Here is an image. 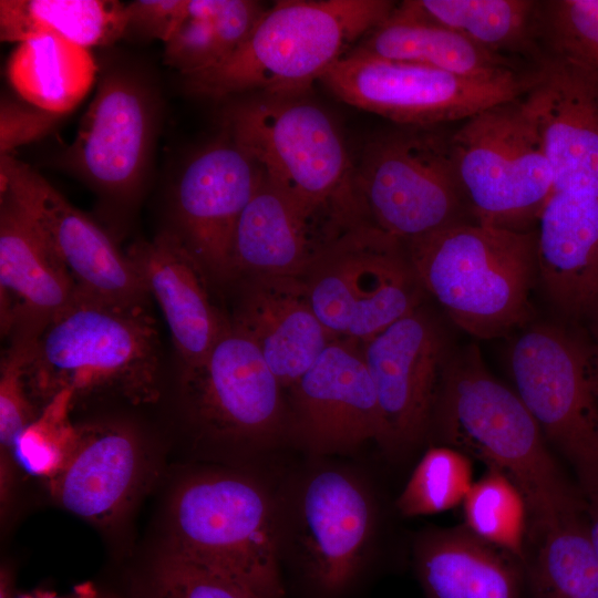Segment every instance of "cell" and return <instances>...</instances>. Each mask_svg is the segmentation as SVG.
<instances>
[{
  "instance_id": "cell-5",
  "label": "cell",
  "mask_w": 598,
  "mask_h": 598,
  "mask_svg": "<svg viewBox=\"0 0 598 598\" xmlns=\"http://www.w3.org/2000/svg\"><path fill=\"white\" fill-rule=\"evenodd\" d=\"M226 120L266 179L298 206L346 227L365 220L353 161L321 107L299 96L262 95L234 106Z\"/></svg>"
},
{
  "instance_id": "cell-20",
  "label": "cell",
  "mask_w": 598,
  "mask_h": 598,
  "mask_svg": "<svg viewBox=\"0 0 598 598\" xmlns=\"http://www.w3.org/2000/svg\"><path fill=\"white\" fill-rule=\"evenodd\" d=\"M125 254L162 311L179 370L200 362L229 324L212 299L205 268L172 229Z\"/></svg>"
},
{
  "instance_id": "cell-23",
  "label": "cell",
  "mask_w": 598,
  "mask_h": 598,
  "mask_svg": "<svg viewBox=\"0 0 598 598\" xmlns=\"http://www.w3.org/2000/svg\"><path fill=\"white\" fill-rule=\"evenodd\" d=\"M349 228L308 213L274 187L261 173L234 233L233 280L302 276Z\"/></svg>"
},
{
  "instance_id": "cell-30",
  "label": "cell",
  "mask_w": 598,
  "mask_h": 598,
  "mask_svg": "<svg viewBox=\"0 0 598 598\" xmlns=\"http://www.w3.org/2000/svg\"><path fill=\"white\" fill-rule=\"evenodd\" d=\"M126 4L113 0H1L0 38L54 34L90 49L125 37Z\"/></svg>"
},
{
  "instance_id": "cell-29",
  "label": "cell",
  "mask_w": 598,
  "mask_h": 598,
  "mask_svg": "<svg viewBox=\"0 0 598 598\" xmlns=\"http://www.w3.org/2000/svg\"><path fill=\"white\" fill-rule=\"evenodd\" d=\"M267 9L251 0H188L164 42V62L184 76L210 69L250 37Z\"/></svg>"
},
{
  "instance_id": "cell-15",
  "label": "cell",
  "mask_w": 598,
  "mask_h": 598,
  "mask_svg": "<svg viewBox=\"0 0 598 598\" xmlns=\"http://www.w3.org/2000/svg\"><path fill=\"white\" fill-rule=\"evenodd\" d=\"M260 177L257 163L226 131L187 163L177 181L172 230L216 280H233L234 233Z\"/></svg>"
},
{
  "instance_id": "cell-3",
  "label": "cell",
  "mask_w": 598,
  "mask_h": 598,
  "mask_svg": "<svg viewBox=\"0 0 598 598\" xmlns=\"http://www.w3.org/2000/svg\"><path fill=\"white\" fill-rule=\"evenodd\" d=\"M395 6L385 0L277 1L230 56L184 76L185 89L212 100L250 91L300 96L351 42L381 24Z\"/></svg>"
},
{
  "instance_id": "cell-21",
  "label": "cell",
  "mask_w": 598,
  "mask_h": 598,
  "mask_svg": "<svg viewBox=\"0 0 598 598\" xmlns=\"http://www.w3.org/2000/svg\"><path fill=\"white\" fill-rule=\"evenodd\" d=\"M76 286L28 214L0 193L2 333L33 341L74 297Z\"/></svg>"
},
{
  "instance_id": "cell-35",
  "label": "cell",
  "mask_w": 598,
  "mask_h": 598,
  "mask_svg": "<svg viewBox=\"0 0 598 598\" xmlns=\"http://www.w3.org/2000/svg\"><path fill=\"white\" fill-rule=\"evenodd\" d=\"M73 406L69 393L58 395L16 437L12 453L30 472L50 478L65 463L76 434L69 419Z\"/></svg>"
},
{
  "instance_id": "cell-9",
  "label": "cell",
  "mask_w": 598,
  "mask_h": 598,
  "mask_svg": "<svg viewBox=\"0 0 598 598\" xmlns=\"http://www.w3.org/2000/svg\"><path fill=\"white\" fill-rule=\"evenodd\" d=\"M515 391L549 441L573 465L584 492L598 486V398L587 333L539 322L508 350Z\"/></svg>"
},
{
  "instance_id": "cell-40",
  "label": "cell",
  "mask_w": 598,
  "mask_h": 598,
  "mask_svg": "<svg viewBox=\"0 0 598 598\" xmlns=\"http://www.w3.org/2000/svg\"><path fill=\"white\" fill-rule=\"evenodd\" d=\"M188 0H135L126 3L125 37L166 42L184 18Z\"/></svg>"
},
{
  "instance_id": "cell-24",
  "label": "cell",
  "mask_w": 598,
  "mask_h": 598,
  "mask_svg": "<svg viewBox=\"0 0 598 598\" xmlns=\"http://www.w3.org/2000/svg\"><path fill=\"white\" fill-rule=\"evenodd\" d=\"M536 233L537 270L545 291L570 322L598 309V195L553 190Z\"/></svg>"
},
{
  "instance_id": "cell-2",
  "label": "cell",
  "mask_w": 598,
  "mask_h": 598,
  "mask_svg": "<svg viewBox=\"0 0 598 598\" xmlns=\"http://www.w3.org/2000/svg\"><path fill=\"white\" fill-rule=\"evenodd\" d=\"M433 413L448 446L517 485L537 530L581 508L537 422L516 391L489 372L477 346L447 357Z\"/></svg>"
},
{
  "instance_id": "cell-4",
  "label": "cell",
  "mask_w": 598,
  "mask_h": 598,
  "mask_svg": "<svg viewBox=\"0 0 598 598\" xmlns=\"http://www.w3.org/2000/svg\"><path fill=\"white\" fill-rule=\"evenodd\" d=\"M405 246L424 291L470 334L496 338L529 320L535 231L462 221Z\"/></svg>"
},
{
  "instance_id": "cell-8",
  "label": "cell",
  "mask_w": 598,
  "mask_h": 598,
  "mask_svg": "<svg viewBox=\"0 0 598 598\" xmlns=\"http://www.w3.org/2000/svg\"><path fill=\"white\" fill-rule=\"evenodd\" d=\"M468 212L478 224L532 231L554 190L536 117L525 97L487 107L452 132Z\"/></svg>"
},
{
  "instance_id": "cell-22",
  "label": "cell",
  "mask_w": 598,
  "mask_h": 598,
  "mask_svg": "<svg viewBox=\"0 0 598 598\" xmlns=\"http://www.w3.org/2000/svg\"><path fill=\"white\" fill-rule=\"evenodd\" d=\"M231 326L248 338L287 391L336 340L300 276L240 279Z\"/></svg>"
},
{
  "instance_id": "cell-46",
  "label": "cell",
  "mask_w": 598,
  "mask_h": 598,
  "mask_svg": "<svg viewBox=\"0 0 598 598\" xmlns=\"http://www.w3.org/2000/svg\"><path fill=\"white\" fill-rule=\"evenodd\" d=\"M28 598H33V597H28ZM37 598H53V597H50L48 595H44V596H39ZM72 598H78V595L75 594Z\"/></svg>"
},
{
  "instance_id": "cell-11",
  "label": "cell",
  "mask_w": 598,
  "mask_h": 598,
  "mask_svg": "<svg viewBox=\"0 0 598 598\" xmlns=\"http://www.w3.org/2000/svg\"><path fill=\"white\" fill-rule=\"evenodd\" d=\"M537 79L512 70L464 76L431 66L352 51L334 61L320 81L342 102L395 125H443L524 96Z\"/></svg>"
},
{
  "instance_id": "cell-33",
  "label": "cell",
  "mask_w": 598,
  "mask_h": 598,
  "mask_svg": "<svg viewBox=\"0 0 598 598\" xmlns=\"http://www.w3.org/2000/svg\"><path fill=\"white\" fill-rule=\"evenodd\" d=\"M464 526L480 539L513 556L523 566L528 507L517 485L487 467L463 501Z\"/></svg>"
},
{
  "instance_id": "cell-25",
  "label": "cell",
  "mask_w": 598,
  "mask_h": 598,
  "mask_svg": "<svg viewBox=\"0 0 598 598\" xmlns=\"http://www.w3.org/2000/svg\"><path fill=\"white\" fill-rule=\"evenodd\" d=\"M140 472L138 441L128 429L110 423L76 425L71 453L49 478L50 489L72 514L105 524L128 504Z\"/></svg>"
},
{
  "instance_id": "cell-26",
  "label": "cell",
  "mask_w": 598,
  "mask_h": 598,
  "mask_svg": "<svg viewBox=\"0 0 598 598\" xmlns=\"http://www.w3.org/2000/svg\"><path fill=\"white\" fill-rule=\"evenodd\" d=\"M414 565L426 598H525L524 566L464 525L423 533Z\"/></svg>"
},
{
  "instance_id": "cell-14",
  "label": "cell",
  "mask_w": 598,
  "mask_h": 598,
  "mask_svg": "<svg viewBox=\"0 0 598 598\" xmlns=\"http://www.w3.org/2000/svg\"><path fill=\"white\" fill-rule=\"evenodd\" d=\"M360 343L382 414L383 446H413L433 416L448 357L440 328L417 308Z\"/></svg>"
},
{
  "instance_id": "cell-41",
  "label": "cell",
  "mask_w": 598,
  "mask_h": 598,
  "mask_svg": "<svg viewBox=\"0 0 598 598\" xmlns=\"http://www.w3.org/2000/svg\"><path fill=\"white\" fill-rule=\"evenodd\" d=\"M586 520L591 543L598 554V486L586 492Z\"/></svg>"
},
{
  "instance_id": "cell-45",
  "label": "cell",
  "mask_w": 598,
  "mask_h": 598,
  "mask_svg": "<svg viewBox=\"0 0 598 598\" xmlns=\"http://www.w3.org/2000/svg\"><path fill=\"white\" fill-rule=\"evenodd\" d=\"M594 388H595L596 395L598 398V370L597 369L595 370V375H594Z\"/></svg>"
},
{
  "instance_id": "cell-17",
  "label": "cell",
  "mask_w": 598,
  "mask_h": 598,
  "mask_svg": "<svg viewBox=\"0 0 598 598\" xmlns=\"http://www.w3.org/2000/svg\"><path fill=\"white\" fill-rule=\"evenodd\" d=\"M152 126V103L142 83L128 74H106L69 148L68 163L101 194L131 199L144 177Z\"/></svg>"
},
{
  "instance_id": "cell-7",
  "label": "cell",
  "mask_w": 598,
  "mask_h": 598,
  "mask_svg": "<svg viewBox=\"0 0 598 598\" xmlns=\"http://www.w3.org/2000/svg\"><path fill=\"white\" fill-rule=\"evenodd\" d=\"M451 137L443 125H396L368 138L353 161L364 218L403 243L464 221Z\"/></svg>"
},
{
  "instance_id": "cell-38",
  "label": "cell",
  "mask_w": 598,
  "mask_h": 598,
  "mask_svg": "<svg viewBox=\"0 0 598 598\" xmlns=\"http://www.w3.org/2000/svg\"><path fill=\"white\" fill-rule=\"evenodd\" d=\"M32 341L11 339L0 364V444L8 460L18 434L40 410L31 399L25 381V362Z\"/></svg>"
},
{
  "instance_id": "cell-37",
  "label": "cell",
  "mask_w": 598,
  "mask_h": 598,
  "mask_svg": "<svg viewBox=\"0 0 598 598\" xmlns=\"http://www.w3.org/2000/svg\"><path fill=\"white\" fill-rule=\"evenodd\" d=\"M141 598H257L236 581L164 553L143 582Z\"/></svg>"
},
{
  "instance_id": "cell-32",
  "label": "cell",
  "mask_w": 598,
  "mask_h": 598,
  "mask_svg": "<svg viewBox=\"0 0 598 598\" xmlns=\"http://www.w3.org/2000/svg\"><path fill=\"white\" fill-rule=\"evenodd\" d=\"M538 532L539 548L524 567L529 598H598V554L581 508Z\"/></svg>"
},
{
  "instance_id": "cell-39",
  "label": "cell",
  "mask_w": 598,
  "mask_h": 598,
  "mask_svg": "<svg viewBox=\"0 0 598 598\" xmlns=\"http://www.w3.org/2000/svg\"><path fill=\"white\" fill-rule=\"evenodd\" d=\"M62 115L34 105L2 100L0 106V155L49 134Z\"/></svg>"
},
{
  "instance_id": "cell-16",
  "label": "cell",
  "mask_w": 598,
  "mask_h": 598,
  "mask_svg": "<svg viewBox=\"0 0 598 598\" xmlns=\"http://www.w3.org/2000/svg\"><path fill=\"white\" fill-rule=\"evenodd\" d=\"M289 429L311 451L337 453L375 440L384 425L361 343L333 340L287 390Z\"/></svg>"
},
{
  "instance_id": "cell-44",
  "label": "cell",
  "mask_w": 598,
  "mask_h": 598,
  "mask_svg": "<svg viewBox=\"0 0 598 598\" xmlns=\"http://www.w3.org/2000/svg\"><path fill=\"white\" fill-rule=\"evenodd\" d=\"M0 598H9L7 576L3 574L1 575V582H0Z\"/></svg>"
},
{
  "instance_id": "cell-1",
  "label": "cell",
  "mask_w": 598,
  "mask_h": 598,
  "mask_svg": "<svg viewBox=\"0 0 598 598\" xmlns=\"http://www.w3.org/2000/svg\"><path fill=\"white\" fill-rule=\"evenodd\" d=\"M148 307L76 290L29 346L25 381L39 410L62 393L74 404L91 395L156 402L161 344Z\"/></svg>"
},
{
  "instance_id": "cell-12",
  "label": "cell",
  "mask_w": 598,
  "mask_h": 598,
  "mask_svg": "<svg viewBox=\"0 0 598 598\" xmlns=\"http://www.w3.org/2000/svg\"><path fill=\"white\" fill-rule=\"evenodd\" d=\"M179 381L192 420L213 440L261 448L289 429L286 390L230 320L200 362L179 370Z\"/></svg>"
},
{
  "instance_id": "cell-36",
  "label": "cell",
  "mask_w": 598,
  "mask_h": 598,
  "mask_svg": "<svg viewBox=\"0 0 598 598\" xmlns=\"http://www.w3.org/2000/svg\"><path fill=\"white\" fill-rule=\"evenodd\" d=\"M539 31L549 55L569 60L598 75V0H558L540 7Z\"/></svg>"
},
{
  "instance_id": "cell-27",
  "label": "cell",
  "mask_w": 598,
  "mask_h": 598,
  "mask_svg": "<svg viewBox=\"0 0 598 598\" xmlns=\"http://www.w3.org/2000/svg\"><path fill=\"white\" fill-rule=\"evenodd\" d=\"M354 51L464 76H493L515 70L505 55L492 52L451 29L420 19L400 4L365 35Z\"/></svg>"
},
{
  "instance_id": "cell-31",
  "label": "cell",
  "mask_w": 598,
  "mask_h": 598,
  "mask_svg": "<svg viewBox=\"0 0 598 598\" xmlns=\"http://www.w3.org/2000/svg\"><path fill=\"white\" fill-rule=\"evenodd\" d=\"M400 6L498 54L530 51L539 31L542 4L537 1L409 0Z\"/></svg>"
},
{
  "instance_id": "cell-19",
  "label": "cell",
  "mask_w": 598,
  "mask_h": 598,
  "mask_svg": "<svg viewBox=\"0 0 598 598\" xmlns=\"http://www.w3.org/2000/svg\"><path fill=\"white\" fill-rule=\"evenodd\" d=\"M525 97L542 133L554 190L598 195V75L548 55Z\"/></svg>"
},
{
  "instance_id": "cell-10",
  "label": "cell",
  "mask_w": 598,
  "mask_h": 598,
  "mask_svg": "<svg viewBox=\"0 0 598 598\" xmlns=\"http://www.w3.org/2000/svg\"><path fill=\"white\" fill-rule=\"evenodd\" d=\"M300 277L330 334L357 342L420 308L424 291L405 243L367 220L343 231Z\"/></svg>"
},
{
  "instance_id": "cell-28",
  "label": "cell",
  "mask_w": 598,
  "mask_h": 598,
  "mask_svg": "<svg viewBox=\"0 0 598 598\" xmlns=\"http://www.w3.org/2000/svg\"><path fill=\"white\" fill-rule=\"evenodd\" d=\"M96 72L87 48L54 34L19 43L7 65L9 82L24 101L60 115L82 102Z\"/></svg>"
},
{
  "instance_id": "cell-34",
  "label": "cell",
  "mask_w": 598,
  "mask_h": 598,
  "mask_svg": "<svg viewBox=\"0 0 598 598\" xmlns=\"http://www.w3.org/2000/svg\"><path fill=\"white\" fill-rule=\"evenodd\" d=\"M470 457L448 446H432L414 467L396 499L406 517L439 514L463 504L473 482Z\"/></svg>"
},
{
  "instance_id": "cell-13",
  "label": "cell",
  "mask_w": 598,
  "mask_h": 598,
  "mask_svg": "<svg viewBox=\"0 0 598 598\" xmlns=\"http://www.w3.org/2000/svg\"><path fill=\"white\" fill-rule=\"evenodd\" d=\"M2 192L35 224L76 290L121 305L148 306L150 296L126 254L40 173L11 155H0Z\"/></svg>"
},
{
  "instance_id": "cell-18",
  "label": "cell",
  "mask_w": 598,
  "mask_h": 598,
  "mask_svg": "<svg viewBox=\"0 0 598 598\" xmlns=\"http://www.w3.org/2000/svg\"><path fill=\"white\" fill-rule=\"evenodd\" d=\"M299 540L303 579L316 598H341L353 586L372 534L373 507L352 476L324 470L302 489Z\"/></svg>"
},
{
  "instance_id": "cell-42",
  "label": "cell",
  "mask_w": 598,
  "mask_h": 598,
  "mask_svg": "<svg viewBox=\"0 0 598 598\" xmlns=\"http://www.w3.org/2000/svg\"><path fill=\"white\" fill-rule=\"evenodd\" d=\"M587 322H588V329H589V333L587 334L592 346L595 365H596V369L598 370V309L589 317Z\"/></svg>"
},
{
  "instance_id": "cell-6",
  "label": "cell",
  "mask_w": 598,
  "mask_h": 598,
  "mask_svg": "<svg viewBox=\"0 0 598 598\" xmlns=\"http://www.w3.org/2000/svg\"><path fill=\"white\" fill-rule=\"evenodd\" d=\"M214 570L257 598H283L274 506L247 476L209 472L185 481L168 512L165 550Z\"/></svg>"
},
{
  "instance_id": "cell-43",
  "label": "cell",
  "mask_w": 598,
  "mask_h": 598,
  "mask_svg": "<svg viewBox=\"0 0 598 598\" xmlns=\"http://www.w3.org/2000/svg\"><path fill=\"white\" fill-rule=\"evenodd\" d=\"M78 598H113L109 595L97 591L91 585H83L76 588Z\"/></svg>"
}]
</instances>
